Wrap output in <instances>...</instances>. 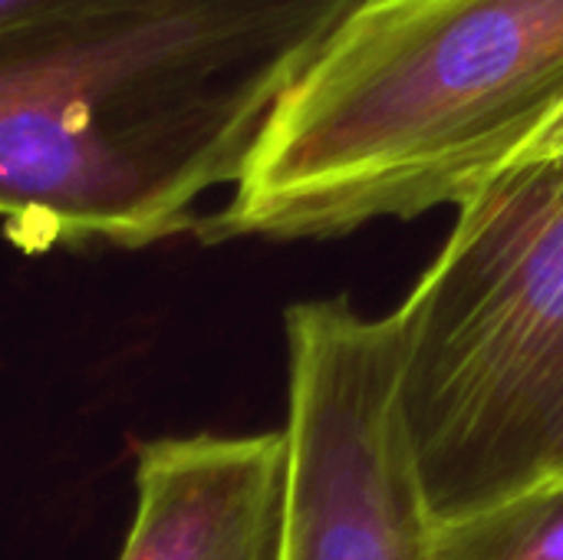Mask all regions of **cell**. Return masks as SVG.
<instances>
[{"label": "cell", "mask_w": 563, "mask_h": 560, "mask_svg": "<svg viewBox=\"0 0 563 560\" xmlns=\"http://www.w3.org/2000/svg\"><path fill=\"white\" fill-rule=\"evenodd\" d=\"M66 3H82V0H0V30L10 23L33 20L46 10H59Z\"/></svg>", "instance_id": "obj_7"}, {"label": "cell", "mask_w": 563, "mask_h": 560, "mask_svg": "<svg viewBox=\"0 0 563 560\" xmlns=\"http://www.w3.org/2000/svg\"><path fill=\"white\" fill-rule=\"evenodd\" d=\"M432 560H563V475L442 521Z\"/></svg>", "instance_id": "obj_6"}, {"label": "cell", "mask_w": 563, "mask_h": 560, "mask_svg": "<svg viewBox=\"0 0 563 560\" xmlns=\"http://www.w3.org/2000/svg\"><path fill=\"white\" fill-rule=\"evenodd\" d=\"M548 475H563V419L558 426V436L551 442V452H548V465H544V479Z\"/></svg>", "instance_id": "obj_9"}, {"label": "cell", "mask_w": 563, "mask_h": 560, "mask_svg": "<svg viewBox=\"0 0 563 560\" xmlns=\"http://www.w3.org/2000/svg\"><path fill=\"white\" fill-rule=\"evenodd\" d=\"M554 152H563V109L531 139V145L518 155V162L534 158V155H554Z\"/></svg>", "instance_id": "obj_8"}, {"label": "cell", "mask_w": 563, "mask_h": 560, "mask_svg": "<svg viewBox=\"0 0 563 560\" xmlns=\"http://www.w3.org/2000/svg\"><path fill=\"white\" fill-rule=\"evenodd\" d=\"M287 508V432L155 439L119 560H284Z\"/></svg>", "instance_id": "obj_5"}, {"label": "cell", "mask_w": 563, "mask_h": 560, "mask_svg": "<svg viewBox=\"0 0 563 560\" xmlns=\"http://www.w3.org/2000/svg\"><path fill=\"white\" fill-rule=\"evenodd\" d=\"M287 373L284 560H432L439 521L399 406L393 317L346 297L290 307Z\"/></svg>", "instance_id": "obj_4"}, {"label": "cell", "mask_w": 563, "mask_h": 560, "mask_svg": "<svg viewBox=\"0 0 563 560\" xmlns=\"http://www.w3.org/2000/svg\"><path fill=\"white\" fill-rule=\"evenodd\" d=\"M389 317L399 406L435 521L541 482L563 419V152L478 185Z\"/></svg>", "instance_id": "obj_3"}, {"label": "cell", "mask_w": 563, "mask_h": 560, "mask_svg": "<svg viewBox=\"0 0 563 560\" xmlns=\"http://www.w3.org/2000/svg\"><path fill=\"white\" fill-rule=\"evenodd\" d=\"M363 0H82L0 30L13 244L145 248L238 185L297 76Z\"/></svg>", "instance_id": "obj_1"}, {"label": "cell", "mask_w": 563, "mask_h": 560, "mask_svg": "<svg viewBox=\"0 0 563 560\" xmlns=\"http://www.w3.org/2000/svg\"><path fill=\"white\" fill-rule=\"evenodd\" d=\"M563 109V0H363L267 116L201 241L462 205Z\"/></svg>", "instance_id": "obj_2"}]
</instances>
